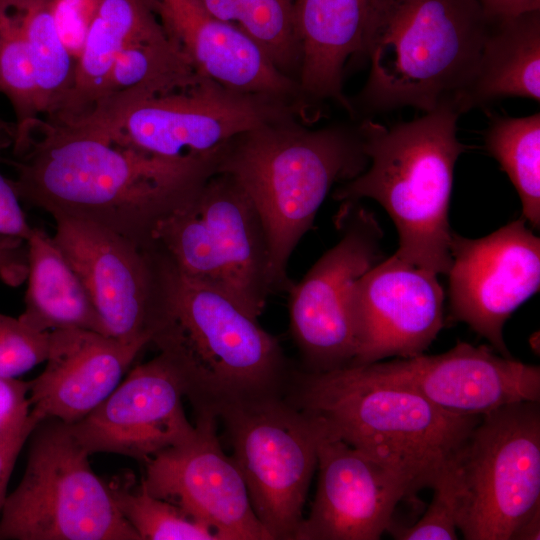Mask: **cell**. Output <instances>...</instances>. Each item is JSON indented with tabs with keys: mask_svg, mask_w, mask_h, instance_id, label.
<instances>
[{
	"mask_svg": "<svg viewBox=\"0 0 540 540\" xmlns=\"http://www.w3.org/2000/svg\"><path fill=\"white\" fill-rule=\"evenodd\" d=\"M13 152L18 160L10 181L20 200L150 246L157 224L216 172L220 148L162 157L40 118Z\"/></svg>",
	"mask_w": 540,
	"mask_h": 540,
	"instance_id": "1",
	"label": "cell"
},
{
	"mask_svg": "<svg viewBox=\"0 0 540 540\" xmlns=\"http://www.w3.org/2000/svg\"><path fill=\"white\" fill-rule=\"evenodd\" d=\"M284 398L399 477L409 498L434 487L482 417L446 412L367 365L294 368Z\"/></svg>",
	"mask_w": 540,
	"mask_h": 540,
	"instance_id": "2",
	"label": "cell"
},
{
	"mask_svg": "<svg viewBox=\"0 0 540 540\" xmlns=\"http://www.w3.org/2000/svg\"><path fill=\"white\" fill-rule=\"evenodd\" d=\"M368 163L357 126L311 129L297 117L258 126L221 147L216 172L241 184L264 223L274 292L291 286L289 259L333 185Z\"/></svg>",
	"mask_w": 540,
	"mask_h": 540,
	"instance_id": "3",
	"label": "cell"
},
{
	"mask_svg": "<svg viewBox=\"0 0 540 540\" xmlns=\"http://www.w3.org/2000/svg\"><path fill=\"white\" fill-rule=\"evenodd\" d=\"M424 113L390 127L361 121L357 127L368 169L344 182L333 197L348 205L362 198L377 201L396 226L395 254L439 275L447 274L451 264L453 173L467 146L457 138L461 114L450 103Z\"/></svg>",
	"mask_w": 540,
	"mask_h": 540,
	"instance_id": "4",
	"label": "cell"
},
{
	"mask_svg": "<svg viewBox=\"0 0 540 540\" xmlns=\"http://www.w3.org/2000/svg\"><path fill=\"white\" fill-rule=\"evenodd\" d=\"M195 417L284 396L294 368L279 340L226 297L177 270L152 334Z\"/></svg>",
	"mask_w": 540,
	"mask_h": 540,
	"instance_id": "5",
	"label": "cell"
},
{
	"mask_svg": "<svg viewBox=\"0 0 540 540\" xmlns=\"http://www.w3.org/2000/svg\"><path fill=\"white\" fill-rule=\"evenodd\" d=\"M488 18L478 0H369L363 55L368 78L354 115L450 103L478 58Z\"/></svg>",
	"mask_w": 540,
	"mask_h": 540,
	"instance_id": "6",
	"label": "cell"
},
{
	"mask_svg": "<svg viewBox=\"0 0 540 540\" xmlns=\"http://www.w3.org/2000/svg\"><path fill=\"white\" fill-rule=\"evenodd\" d=\"M154 239L186 279L258 319L274 292L264 223L230 174L215 172L156 226Z\"/></svg>",
	"mask_w": 540,
	"mask_h": 540,
	"instance_id": "7",
	"label": "cell"
},
{
	"mask_svg": "<svg viewBox=\"0 0 540 540\" xmlns=\"http://www.w3.org/2000/svg\"><path fill=\"white\" fill-rule=\"evenodd\" d=\"M32 435L23 477L1 510L0 540H141L67 424L45 419Z\"/></svg>",
	"mask_w": 540,
	"mask_h": 540,
	"instance_id": "8",
	"label": "cell"
},
{
	"mask_svg": "<svg viewBox=\"0 0 540 540\" xmlns=\"http://www.w3.org/2000/svg\"><path fill=\"white\" fill-rule=\"evenodd\" d=\"M466 540H513L540 509V401L482 415L453 463Z\"/></svg>",
	"mask_w": 540,
	"mask_h": 540,
	"instance_id": "9",
	"label": "cell"
},
{
	"mask_svg": "<svg viewBox=\"0 0 540 540\" xmlns=\"http://www.w3.org/2000/svg\"><path fill=\"white\" fill-rule=\"evenodd\" d=\"M303 115L292 102L204 77L193 86L108 111L69 127L162 157L202 155L258 126Z\"/></svg>",
	"mask_w": 540,
	"mask_h": 540,
	"instance_id": "10",
	"label": "cell"
},
{
	"mask_svg": "<svg viewBox=\"0 0 540 540\" xmlns=\"http://www.w3.org/2000/svg\"><path fill=\"white\" fill-rule=\"evenodd\" d=\"M219 420L258 520L272 540H294L325 423L284 396L231 406Z\"/></svg>",
	"mask_w": 540,
	"mask_h": 540,
	"instance_id": "11",
	"label": "cell"
},
{
	"mask_svg": "<svg viewBox=\"0 0 540 540\" xmlns=\"http://www.w3.org/2000/svg\"><path fill=\"white\" fill-rule=\"evenodd\" d=\"M53 239L84 284L107 336L149 344L177 269L156 241L141 246L84 219L53 217Z\"/></svg>",
	"mask_w": 540,
	"mask_h": 540,
	"instance_id": "12",
	"label": "cell"
},
{
	"mask_svg": "<svg viewBox=\"0 0 540 540\" xmlns=\"http://www.w3.org/2000/svg\"><path fill=\"white\" fill-rule=\"evenodd\" d=\"M340 240L289 292L290 331L303 371L328 372L351 365L356 339L350 312L354 283L382 260V229L372 212L342 204Z\"/></svg>",
	"mask_w": 540,
	"mask_h": 540,
	"instance_id": "13",
	"label": "cell"
},
{
	"mask_svg": "<svg viewBox=\"0 0 540 540\" xmlns=\"http://www.w3.org/2000/svg\"><path fill=\"white\" fill-rule=\"evenodd\" d=\"M449 303L455 321L466 323L495 351L512 357L503 328L540 285V239L521 217L477 239L451 232Z\"/></svg>",
	"mask_w": 540,
	"mask_h": 540,
	"instance_id": "14",
	"label": "cell"
},
{
	"mask_svg": "<svg viewBox=\"0 0 540 540\" xmlns=\"http://www.w3.org/2000/svg\"><path fill=\"white\" fill-rule=\"evenodd\" d=\"M218 419L195 417L196 432L184 443L144 462L147 491L207 525L219 540H272L255 515L243 476L222 449Z\"/></svg>",
	"mask_w": 540,
	"mask_h": 540,
	"instance_id": "15",
	"label": "cell"
},
{
	"mask_svg": "<svg viewBox=\"0 0 540 540\" xmlns=\"http://www.w3.org/2000/svg\"><path fill=\"white\" fill-rule=\"evenodd\" d=\"M437 277L394 253L354 283L350 312L356 355L351 365L424 353L443 327L444 292Z\"/></svg>",
	"mask_w": 540,
	"mask_h": 540,
	"instance_id": "16",
	"label": "cell"
},
{
	"mask_svg": "<svg viewBox=\"0 0 540 540\" xmlns=\"http://www.w3.org/2000/svg\"><path fill=\"white\" fill-rule=\"evenodd\" d=\"M183 398L176 375L159 353L136 366L87 416L67 425L89 455L114 453L144 463L194 436Z\"/></svg>",
	"mask_w": 540,
	"mask_h": 540,
	"instance_id": "17",
	"label": "cell"
},
{
	"mask_svg": "<svg viewBox=\"0 0 540 540\" xmlns=\"http://www.w3.org/2000/svg\"><path fill=\"white\" fill-rule=\"evenodd\" d=\"M453 414L482 416L500 407L540 401V368L459 341L437 355L365 364Z\"/></svg>",
	"mask_w": 540,
	"mask_h": 540,
	"instance_id": "18",
	"label": "cell"
},
{
	"mask_svg": "<svg viewBox=\"0 0 540 540\" xmlns=\"http://www.w3.org/2000/svg\"><path fill=\"white\" fill-rule=\"evenodd\" d=\"M314 500L294 540H378L393 524L406 485L326 426L317 450Z\"/></svg>",
	"mask_w": 540,
	"mask_h": 540,
	"instance_id": "19",
	"label": "cell"
},
{
	"mask_svg": "<svg viewBox=\"0 0 540 540\" xmlns=\"http://www.w3.org/2000/svg\"><path fill=\"white\" fill-rule=\"evenodd\" d=\"M142 1L200 75L305 109L297 82L279 71L248 35L213 16L199 0Z\"/></svg>",
	"mask_w": 540,
	"mask_h": 540,
	"instance_id": "20",
	"label": "cell"
},
{
	"mask_svg": "<svg viewBox=\"0 0 540 540\" xmlns=\"http://www.w3.org/2000/svg\"><path fill=\"white\" fill-rule=\"evenodd\" d=\"M144 346L86 329L50 331L46 367L28 381L29 416L37 425L83 419L115 390Z\"/></svg>",
	"mask_w": 540,
	"mask_h": 540,
	"instance_id": "21",
	"label": "cell"
},
{
	"mask_svg": "<svg viewBox=\"0 0 540 540\" xmlns=\"http://www.w3.org/2000/svg\"><path fill=\"white\" fill-rule=\"evenodd\" d=\"M369 0H294V23L301 51L297 79L307 108L332 101L354 112L343 92L345 66L363 55Z\"/></svg>",
	"mask_w": 540,
	"mask_h": 540,
	"instance_id": "22",
	"label": "cell"
},
{
	"mask_svg": "<svg viewBox=\"0 0 540 540\" xmlns=\"http://www.w3.org/2000/svg\"><path fill=\"white\" fill-rule=\"evenodd\" d=\"M506 97L540 99V11L488 18L476 63L450 104L460 113Z\"/></svg>",
	"mask_w": 540,
	"mask_h": 540,
	"instance_id": "23",
	"label": "cell"
},
{
	"mask_svg": "<svg viewBox=\"0 0 540 540\" xmlns=\"http://www.w3.org/2000/svg\"><path fill=\"white\" fill-rule=\"evenodd\" d=\"M166 36L142 0H102L77 60L73 86L50 119L70 126L86 119L97 106L118 54L131 42Z\"/></svg>",
	"mask_w": 540,
	"mask_h": 540,
	"instance_id": "24",
	"label": "cell"
},
{
	"mask_svg": "<svg viewBox=\"0 0 540 540\" xmlns=\"http://www.w3.org/2000/svg\"><path fill=\"white\" fill-rule=\"evenodd\" d=\"M26 247L28 282L18 318L39 332L79 328L107 336L84 284L53 237L32 227Z\"/></svg>",
	"mask_w": 540,
	"mask_h": 540,
	"instance_id": "25",
	"label": "cell"
},
{
	"mask_svg": "<svg viewBox=\"0 0 540 540\" xmlns=\"http://www.w3.org/2000/svg\"><path fill=\"white\" fill-rule=\"evenodd\" d=\"M204 77L167 36L131 42L114 61L94 112L185 89Z\"/></svg>",
	"mask_w": 540,
	"mask_h": 540,
	"instance_id": "26",
	"label": "cell"
},
{
	"mask_svg": "<svg viewBox=\"0 0 540 540\" xmlns=\"http://www.w3.org/2000/svg\"><path fill=\"white\" fill-rule=\"evenodd\" d=\"M55 0H2L26 38L40 92L42 118L50 119L69 94L76 61L64 45L54 14Z\"/></svg>",
	"mask_w": 540,
	"mask_h": 540,
	"instance_id": "27",
	"label": "cell"
},
{
	"mask_svg": "<svg viewBox=\"0 0 540 540\" xmlns=\"http://www.w3.org/2000/svg\"><path fill=\"white\" fill-rule=\"evenodd\" d=\"M219 20L248 35L276 68L297 82L301 51L294 0H199Z\"/></svg>",
	"mask_w": 540,
	"mask_h": 540,
	"instance_id": "28",
	"label": "cell"
},
{
	"mask_svg": "<svg viewBox=\"0 0 540 540\" xmlns=\"http://www.w3.org/2000/svg\"><path fill=\"white\" fill-rule=\"evenodd\" d=\"M485 146L517 190L522 217L539 229L540 113L494 117L485 133Z\"/></svg>",
	"mask_w": 540,
	"mask_h": 540,
	"instance_id": "29",
	"label": "cell"
},
{
	"mask_svg": "<svg viewBox=\"0 0 540 540\" xmlns=\"http://www.w3.org/2000/svg\"><path fill=\"white\" fill-rule=\"evenodd\" d=\"M122 516L141 540H219L207 525L183 509L151 495L142 481L126 474L107 483Z\"/></svg>",
	"mask_w": 540,
	"mask_h": 540,
	"instance_id": "30",
	"label": "cell"
},
{
	"mask_svg": "<svg viewBox=\"0 0 540 540\" xmlns=\"http://www.w3.org/2000/svg\"><path fill=\"white\" fill-rule=\"evenodd\" d=\"M0 93L9 101L14 115L13 143L42 118L40 92L24 33L0 0Z\"/></svg>",
	"mask_w": 540,
	"mask_h": 540,
	"instance_id": "31",
	"label": "cell"
},
{
	"mask_svg": "<svg viewBox=\"0 0 540 540\" xmlns=\"http://www.w3.org/2000/svg\"><path fill=\"white\" fill-rule=\"evenodd\" d=\"M433 499L413 525H391L387 532L399 540H455L457 536V486L453 464L432 488Z\"/></svg>",
	"mask_w": 540,
	"mask_h": 540,
	"instance_id": "32",
	"label": "cell"
},
{
	"mask_svg": "<svg viewBox=\"0 0 540 540\" xmlns=\"http://www.w3.org/2000/svg\"><path fill=\"white\" fill-rule=\"evenodd\" d=\"M49 332L0 313V377L17 378L46 360Z\"/></svg>",
	"mask_w": 540,
	"mask_h": 540,
	"instance_id": "33",
	"label": "cell"
},
{
	"mask_svg": "<svg viewBox=\"0 0 540 540\" xmlns=\"http://www.w3.org/2000/svg\"><path fill=\"white\" fill-rule=\"evenodd\" d=\"M30 408L28 382L0 377V443L32 434L37 424Z\"/></svg>",
	"mask_w": 540,
	"mask_h": 540,
	"instance_id": "34",
	"label": "cell"
},
{
	"mask_svg": "<svg viewBox=\"0 0 540 540\" xmlns=\"http://www.w3.org/2000/svg\"><path fill=\"white\" fill-rule=\"evenodd\" d=\"M102 0H55L53 14L60 37L77 60Z\"/></svg>",
	"mask_w": 540,
	"mask_h": 540,
	"instance_id": "35",
	"label": "cell"
},
{
	"mask_svg": "<svg viewBox=\"0 0 540 540\" xmlns=\"http://www.w3.org/2000/svg\"><path fill=\"white\" fill-rule=\"evenodd\" d=\"M20 201L11 181L0 173V235L26 241L32 227L27 222Z\"/></svg>",
	"mask_w": 540,
	"mask_h": 540,
	"instance_id": "36",
	"label": "cell"
},
{
	"mask_svg": "<svg viewBox=\"0 0 540 540\" xmlns=\"http://www.w3.org/2000/svg\"><path fill=\"white\" fill-rule=\"evenodd\" d=\"M27 275L26 241L0 235V276L17 283Z\"/></svg>",
	"mask_w": 540,
	"mask_h": 540,
	"instance_id": "37",
	"label": "cell"
},
{
	"mask_svg": "<svg viewBox=\"0 0 540 540\" xmlns=\"http://www.w3.org/2000/svg\"><path fill=\"white\" fill-rule=\"evenodd\" d=\"M487 18L514 17L540 11V0H478Z\"/></svg>",
	"mask_w": 540,
	"mask_h": 540,
	"instance_id": "38",
	"label": "cell"
},
{
	"mask_svg": "<svg viewBox=\"0 0 540 540\" xmlns=\"http://www.w3.org/2000/svg\"><path fill=\"white\" fill-rule=\"evenodd\" d=\"M28 435L0 443V512L7 497V485L16 459L28 439Z\"/></svg>",
	"mask_w": 540,
	"mask_h": 540,
	"instance_id": "39",
	"label": "cell"
},
{
	"mask_svg": "<svg viewBox=\"0 0 540 540\" xmlns=\"http://www.w3.org/2000/svg\"><path fill=\"white\" fill-rule=\"evenodd\" d=\"M540 539V509L526 520L517 530L513 540H539Z\"/></svg>",
	"mask_w": 540,
	"mask_h": 540,
	"instance_id": "40",
	"label": "cell"
},
{
	"mask_svg": "<svg viewBox=\"0 0 540 540\" xmlns=\"http://www.w3.org/2000/svg\"><path fill=\"white\" fill-rule=\"evenodd\" d=\"M0 127H2V128H5V127H6L5 124L3 123V121H2L1 119H0Z\"/></svg>",
	"mask_w": 540,
	"mask_h": 540,
	"instance_id": "41",
	"label": "cell"
}]
</instances>
